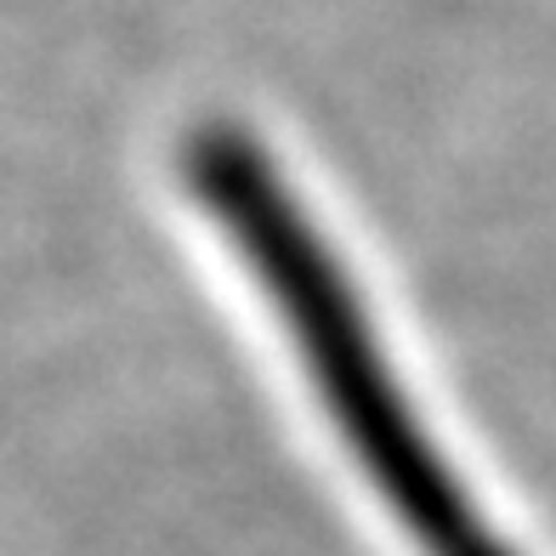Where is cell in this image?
<instances>
[{
    "instance_id": "cell-1",
    "label": "cell",
    "mask_w": 556,
    "mask_h": 556,
    "mask_svg": "<svg viewBox=\"0 0 556 556\" xmlns=\"http://www.w3.org/2000/svg\"><path fill=\"white\" fill-rule=\"evenodd\" d=\"M188 182L222 222L227 244L256 267L273 313L307 358V375L330 420L352 443L369 483L426 556H511L471 511L460 483L443 471L432 438L420 432L409 397L397 392L346 273L330 262L307 211L285 193V176L239 131H199L188 142Z\"/></svg>"
}]
</instances>
